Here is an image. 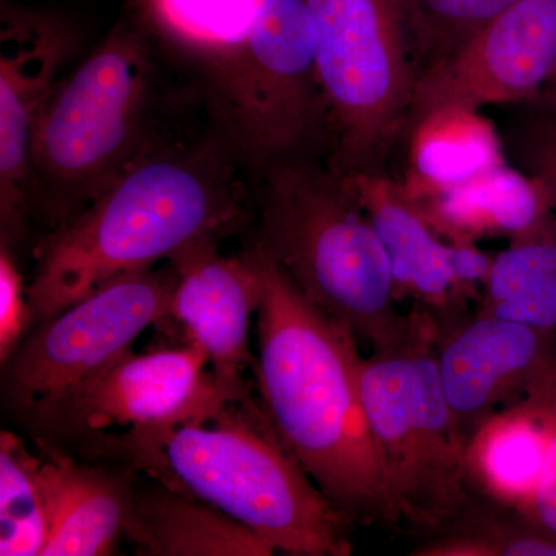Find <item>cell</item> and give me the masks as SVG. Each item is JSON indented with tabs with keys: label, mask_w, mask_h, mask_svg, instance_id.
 <instances>
[{
	"label": "cell",
	"mask_w": 556,
	"mask_h": 556,
	"mask_svg": "<svg viewBox=\"0 0 556 556\" xmlns=\"http://www.w3.org/2000/svg\"><path fill=\"white\" fill-rule=\"evenodd\" d=\"M437 321L422 309L407 338L362 361L361 393L402 522L431 535L478 496L468 478V442L439 378Z\"/></svg>",
	"instance_id": "obj_7"
},
{
	"label": "cell",
	"mask_w": 556,
	"mask_h": 556,
	"mask_svg": "<svg viewBox=\"0 0 556 556\" xmlns=\"http://www.w3.org/2000/svg\"><path fill=\"white\" fill-rule=\"evenodd\" d=\"M416 556H556V536L514 508L478 497L452 525L427 535Z\"/></svg>",
	"instance_id": "obj_21"
},
{
	"label": "cell",
	"mask_w": 556,
	"mask_h": 556,
	"mask_svg": "<svg viewBox=\"0 0 556 556\" xmlns=\"http://www.w3.org/2000/svg\"><path fill=\"white\" fill-rule=\"evenodd\" d=\"M175 285L170 265L134 270L39 321L2 364L7 407L27 415L129 353L146 328L169 317Z\"/></svg>",
	"instance_id": "obj_10"
},
{
	"label": "cell",
	"mask_w": 556,
	"mask_h": 556,
	"mask_svg": "<svg viewBox=\"0 0 556 556\" xmlns=\"http://www.w3.org/2000/svg\"><path fill=\"white\" fill-rule=\"evenodd\" d=\"M252 222L254 179L206 123L181 124L83 214L36 241L33 327L112 278L219 244Z\"/></svg>",
	"instance_id": "obj_2"
},
{
	"label": "cell",
	"mask_w": 556,
	"mask_h": 556,
	"mask_svg": "<svg viewBox=\"0 0 556 556\" xmlns=\"http://www.w3.org/2000/svg\"><path fill=\"white\" fill-rule=\"evenodd\" d=\"M442 390L467 442L551 365L543 329L492 314L434 318Z\"/></svg>",
	"instance_id": "obj_13"
},
{
	"label": "cell",
	"mask_w": 556,
	"mask_h": 556,
	"mask_svg": "<svg viewBox=\"0 0 556 556\" xmlns=\"http://www.w3.org/2000/svg\"><path fill=\"white\" fill-rule=\"evenodd\" d=\"M80 453L135 468L211 504L276 552L353 554L354 522L285 448L254 394L229 402L207 419L156 433L98 434Z\"/></svg>",
	"instance_id": "obj_5"
},
{
	"label": "cell",
	"mask_w": 556,
	"mask_h": 556,
	"mask_svg": "<svg viewBox=\"0 0 556 556\" xmlns=\"http://www.w3.org/2000/svg\"><path fill=\"white\" fill-rule=\"evenodd\" d=\"M135 470L124 538L139 555L270 556L268 543L225 511Z\"/></svg>",
	"instance_id": "obj_17"
},
{
	"label": "cell",
	"mask_w": 556,
	"mask_h": 556,
	"mask_svg": "<svg viewBox=\"0 0 556 556\" xmlns=\"http://www.w3.org/2000/svg\"><path fill=\"white\" fill-rule=\"evenodd\" d=\"M551 394V387L547 391L546 383H544V372L526 390V401L540 416L547 434V452L543 473H541L535 495H533L526 517L556 536V399L555 404H552Z\"/></svg>",
	"instance_id": "obj_26"
},
{
	"label": "cell",
	"mask_w": 556,
	"mask_h": 556,
	"mask_svg": "<svg viewBox=\"0 0 556 556\" xmlns=\"http://www.w3.org/2000/svg\"><path fill=\"white\" fill-rule=\"evenodd\" d=\"M218 248V243H201L169 260L177 274L169 317L206 354L223 383L249 390L244 375L248 369L254 372L257 365L249 345V328L257 313L262 281L251 249L225 257Z\"/></svg>",
	"instance_id": "obj_14"
},
{
	"label": "cell",
	"mask_w": 556,
	"mask_h": 556,
	"mask_svg": "<svg viewBox=\"0 0 556 556\" xmlns=\"http://www.w3.org/2000/svg\"><path fill=\"white\" fill-rule=\"evenodd\" d=\"M555 73L556 0H519L419 76L405 138L441 110L504 108L535 98Z\"/></svg>",
	"instance_id": "obj_11"
},
{
	"label": "cell",
	"mask_w": 556,
	"mask_h": 556,
	"mask_svg": "<svg viewBox=\"0 0 556 556\" xmlns=\"http://www.w3.org/2000/svg\"><path fill=\"white\" fill-rule=\"evenodd\" d=\"M535 228L526 232L527 239L501 252L486 276L484 305L511 298L547 278L556 277V239L538 237Z\"/></svg>",
	"instance_id": "obj_25"
},
{
	"label": "cell",
	"mask_w": 556,
	"mask_h": 556,
	"mask_svg": "<svg viewBox=\"0 0 556 556\" xmlns=\"http://www.w3.org/2000/svg\"><path fill=\"white\" fill-rule=\"evenodd\" d=\"M482 313L536 329L556 327V277L527 288L511 298L482 305Z\"/></svg>",
	"instance_id": "obj_28"
},
{
	"label": "cell",
	"mask_w": 556,
	"mask_h": 556,
	"mask_svg": "<svg viewBox=\"0 0 556 556\" xmlns=\"http://www.w3.org/2000/svg\"><path fill=\"white\" fill-rule=\"evenodd\" d=\"M519 0H404L419 76Z\"/></svg>",
	"instance_id": "obj_23"
},
{
	"label": "cell",
	"mask_w": 556,
	"mask_h": 556,
	"mask_svg": "<svg viewBox=\"0 0 556 556\" xmlns=\"http://www.w3.org/2000/svg\"><path fill=\"white\" fill-rule=\"evenodd\" d=\"M135 13L252 179L281 161L327 156L306 0H137Z\"/></svg>",
	"instance_id": "obj_1"
},
{
	"label": "cell",
	"mask_w": 556,
	"mask_h": 556,
	"mask_svg": "<svg viewBox=\"0 0 556 556\" xmlns=\"http://www.w3.org/2000/svg\"><path fill=\"white\" fill-rule=\"evenodd\" d=\"M79 49L67 21L3 2L0 11V225L2 244L21 243L28 225L33 138L43 105Z\"/></svg>",
	"instance_id": "obj_12"
},
{
	"label": "cell",
	"mask_w": 556,
	"mask_h": 556,
	"mask_svg": "<svg viewBox=\"0 0 556 556\" xmlns=\"http://www.w3.org/2000/svg\"><path fill=\"white\" fill-rule=\"evenodd\" d=\"M33 327L27 287L24 285L13 251L0 244V362L13 354Z\"/></svg>",
	"instance_id": "obj_27"
},
{
	"label": "cell",
	"mask_w": 556,
	"mask_h": 556,
	"mask_svg": "<svg viewBox=\"0 0 556 556\" xmlns=\"http://www.w3.org/2000/svg\"><path fill=\"white\" fill-rule=\"evenodd\" d=\"M208 358L189 343L178 350L137 356L134 351L98 375L20 419L35 442L65 450L121 428L119 434H148L207 419L229 402L251 396L207 369Z\"/></svg>",
	"instance_id": "obj_9"
},
{
	"label": "cell",
	"mask_w": 556,
	"mask_h": 556,
	"mask_svg": "<svg viewBox=\"0 0 556 556\" xmlns=\"http://www.w3.org/2000/svg\"><path fill=\"white\" fill-rule=\"evenodd\" d=\"M540 94H541V97H544V98H546V100L555 102V104H556V73H555L554 79L551 80V84H548L546 89L541 91Z\"/></svg>",
	"instance_id": "obj_29"
},
{
	"label": "cell",
	"mask_w": 556,
	"mask_h": 556,
	"mask_svg": "<svg viewBox=\"0 0 556 556\" xmlns=\"http://www.w3.org/2000/svg\"><path fill=\"white\" fill-rule=\"evenodd\" d=\"M500 409L468 441V478L475 495L527 515L547 452L546 428L532 405Z\"/></svg>",
	"instance_id": "obj_18"
},
{
	"label": "cell",
	"mask_w": 556,
	"mask_h": 556,
	"mask_svg": "<svg viewBox=\"0 0 556 556\" xmlns=\"http://www.w3.org/2000/svg\"><path fill=\"white\" fill-rule=\"evenodd\" d=\"M328 113L327 159L351 178L391 174L419 68L404 0H306Z\"/></svg>",
	"instance_id": "obj_8"
},
{
	"label": "cell",
	"mask_w": 556,
	"mask_h": 556,
	"mask_svg": "<svg viewBox=\"0 0 556 556\" xmlns=\"http://www.w3.org/2000/svg\"><path fill=\"white\" fill-rule=\"evenodd\" d=\"M38 479L49 517L40 556L115 554L126 530L135 468L75 459L36 442Z\"/></svg>",
	"instance_id": "obj_15"
},
{
	"label": "cell",
	"mask_w": 556,
	"mask_h": 556,
	"mask_svg": "<svg viewBox=\"0 0 556 556\" xmlns=\"http://www.w3.org/2000/svg\"><path fill=\"white\" fill-rule=\"evenodd\" d=\"M434 225L456 236L482 232L522 236L540 225L547 211L535 182L507 161L463 185L413 199Z\"/></svg>",
	"instance_id": "obj_20"
},
{
	"label": "cell",
	"mask_w": 556,
	"mask_h": 556,
	"mask_svg": "<svg viewBox=\"0 0 556 556\" xmlns=\"http://www.w3.org/2000/svg\"><path fill=\"white\" fill-rule=\"evenodd\" d=\"M508 164L535 182L547 208L556 212V104L538 94L504 105L496 124Z\"/></svg>",
	"instance_id": "obj_24"
},
{
	"label": "cell",
	"mask_w": 556,
	"mask_h": 556,
	"mask_svg": "<svg viewBox=\"0 0 556 556\" xmlns=\"http://www.w3.org/2000/svg\"><path fill=\"white\" fill-rule=\"evenodd\" d=\"M258 402L285 448L354 525L404 526L361 393L353 332L308 302L257 248Z\"/></svg>",
	"instance_id": "obj_3"
},
{
	"label": "cell",
	"mask_w": 556,
	"mask_h": 556,
	"mask_svg": "<svg viewBox=\"0 0 556 556\" xmlns=\"http://www.w3.org/2000/svg\"><path fill=\"white\" fill-rule=\"evenodd\" d=\"M137 13L62 76L43 105L30 160L28 225L39 239L64 228L161 139L181 126L188 89ZM197 105V104H195Z\"/></svg>",
	"instance_id": "obj_4"
},
{
	"label": "cell",
	"mask_w": 556,
	"mask_h": 556,
	"mask_svg": "<svg viewBox=\"0 0 556 556\" xmlns=\"http://www.w3.org/2000/svg\"><path fill=\"white\" fill-rule=\"evenodd\" d=\"M49 517L38 479V453L11 431L0 434V555L40 556Z\"/></svg>",
	"instance_id": "obj_22"
},
{
	"label": "cell",
	"mask_w": 556,
	"mask_h": 556,
	"mask_svg": "<svg viewBox=\"0 0 556 556\" xmlns=\"http://www.w3.org/2000/svg\"><path fill=\"white\" fill-rule=\"evenodd\" d=\"M354 179L386 249L397 299H416L433 318L457 313V299L466 291L457 278L460 243H441L422 208L391 174Z\"/></svg>",
	"instance_id": "obj_16"
},
{
	"label": "cell",
	"mask_w": 556,
	"mask_h": 556,
	"mask_svg": "<svg viewBox=\"0 0 556 556\" xmlns=\"http://www.w3.org/2000/svg\"><path fill=\"white\" fill-rule=\"evenodd\" d=\"M402 150L409 164L412 199L463 185L504 163L503 144L496 124L479 110L450 109L433 113L416 124Z\"/></svg>",
	"instance_id": "obj_19"
},
{
	"label": "cell",
	"mask_w": 556,
	"mask_h": 556,
	"mask_svg": "<svg viewBox=\"0 0 556 556\" xmlns=\"http://www.w3.org/2000/svg\"><path fill=\"white\" fill-rule=\"evenodd\" d=\"M300 294L371 351L407 338L420 309L397 308L386 249L357 181L325 155L274 164L254 178V239Z\"/></svg>",
	"instance_id": "obj_6"
}]
</instances>
